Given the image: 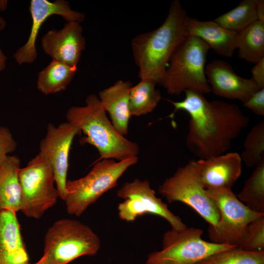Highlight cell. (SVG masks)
I'll return each instance as SVG.
<instances>
[{"label": "cell", "instance_id": "obj_13", "mask_svg": "<svg viewBox=\"0 0 264 264\" xmlns=\"http://www.w3.org/2000/svg\"><path fill=\"white\" fill-rule=\"evenodd\" d=\"M29 11L32 18V26L26 43L18 49L13 54L15 61L20 65L34 62L37 57L36 42L43 23L50 16L57 15L62 16L67 22H79L85 19V15L71 8L69 3L65 0L53 2L47 0H31Z\"/></svg>", "mask_w": 264, "mask_h": 264}, {"label": "cell", "instance_id": "obj_10", "mask_svg": "<svg viewBox=\"0 0 264 264\" xmlns=\"http://www.w3.org/2000/svg\"><path fill=\"white\" fill-rule=\"evenodd\" d=\"M206 195L217 206L220 218L215 226H209L211 242L238 246L249 223L264 215L241 201L231 189L205 190Z\"/></svg>", "mask_w": 264, "mask_h": 264}, {"label": "cell", "instance_id": "obj_22", "mask_svg": "<svg viewBox=\"0 0 264 264\" xmlns=\"http://www.w3.org/2000/svg\"><path fill=\"white\" fill-rule=\"evenodd\" d=\"M238 57L256 64L264 57V22L257 20L238 33Z\"/></svg>", "mask_w": 264, "mask_h": 264}, {"label": "cell", "instance_id": "obj_1", "mask_svg": "<svg viewBox=\"0 0 264 264\" xmlns=\"http://www.w3.org/2000/svg\"><path fill=\"white\" fill-rule=\"evenodd\" d=\"M184 92L182 100L170 101L174 110L169 117L180 110L189 115L187 148L199 159L225 154L248 125L249 117L235 104L209 101L203 94L192 90Z\"/></svg>", "mask_w": 264, "mask_h": 264}, {"label": "cell", "instance_id": "obj_9", "mask_svg": "<svg viewBox=\"0 0 264 264\" xmlns=\"http://www.w3.org/2000/svg\"><path fill=\"white\" fill-rule=\"evenodd\" d=\"M199 176L197 160H192L179 167L159 186L158 193L169 203L180 201L196 211L209 224L215 226L220 218L219 211L206 195Z\"/></svg>", "mask_w": 264, "mask_h": 264}, {"label": "cell", "instance_id": "obj_34", "mask_svg": "<svg viewBox=\"0 0 264 264\" xmlns=\"http://www.w3.org/2000/svg\"><path fill=\"white\" fill-rule=\"evenodd\" d=\"M7 6V0H0V10L4 11L5 10Z\"/></svg>", "mask_w": 264, "mask_h": 264}, {"label": "cell", "instance_id": "obj_27", "mask_svg": "<svg viewBox=\"0 0 264 264\" xmlns=\"http://www.w3.org/2000/svg\"><path fill=\"white\" fill-rule=\"evenodd\" d=\"M240 156L248 167L255 166L264 159V120L254 126L246 135Z\"/></svg>", "mask_w": 264, "mask_h": 264}, {"label": "cell", "instance_id": "obj_8", "mask_svg": "<svg viewBox=\"0 0 264 264\" xmlns=\"http://www.w3.org/2000/svg\"><path fill=\"white\" fill-rule=\"evenodd\" d=\"M18 177L22 197L21 211L28 217L40 219L59 198L50 164L39 153L19 169Z\"/></svg>", "mask_w": 264, "mask_h": 264}, {"label": "cell", "instance_id": "obj_24", "mask_svg": "<svg viewBox=\"0 0 264 264\" xmlns=\"http://www.w3.org/2000/svg\"><path fill=\"white\" fill-rule=\"evenodd\" d=\"M237 197L250 209L264 214V159L255 166Z\"/></svg>", "mask_w": 264, "mask_h": 264}, {"label": "cell", "instance_id": "obj_3", "mask_svg": "<svg viewBox=\"0 0 264 264\" xmlns=\"http://www.w3.org/2000/svg\"><path fill=\"white\" fill-rule=\"evenodd\" d=\"M84 106H73L66 113L67 122L86 135L80 140L81 144H89L96 148L100 157L104 159L122 160L137 156L138 144L126 138L113 126L102 106L98 96L88 95Z\"/></svg>", "mask_w": 264, "mask_h": 264}, {"label": "cell", "instance_id": "obj_15", "mask_svg": "<svg viewBox=\"0 0 264 264\" xmlns=\"http://www.w3.org/2000/svg\"><path fill=\"white\" fill-rule=\"evenodd\" d=\"M207 82L214 94L228 99L246 101L259 88L251 79L238 75L231 66L221 60H214L205 66Z\"/></svg>", "mask_w": 264, "mask_h": 264}, {"label": "cell", "instance_id": "obj_28", "mask_svg": "<svg viewBox=\"0 0 264 264\" xmlns=\"http://www.w3.org/2000/svg\"><path fill=\"white\" fill-rule=\"evenodd\" d=\"M237 247L246 251L264 250V215L248 224Z\"/></svg>", "mask_w": 264, "mask_h": 264}, {"label": "cell", "instance_id": "obj_35", "mask_svg": "<svg viewBox=\"0 0 264 264\" xmlns=\"http://www.w3.org/2000/svg\"><path fill=\"white\" fill-rule=\"evenodd\" d=\"M6 23L3 18L0 16V31L3 30L6 27Z\"/></svg>", "mask_w": 264, "mask_h": 264}, {"label": "cell", "instance_id": "obj_16", "mask_svg": "<svg viewBox=\"0 0 264 264\" xmlns=\"http://www.w3.org/2000/svg\"><path fill=\"white\" fill-rule=\"evenodd\" d=\"M197 162L205 190L231 189L242 173V160L236 152L198 159Z\"/></svg>", "mask_w": 264, "mask_h": 264}, {"label": "cell", "instance_id": "obj_4", "mask_svg": "<svg viewBox=\"0 0 264 264\" xmlns=\"http://www.w3.org/2000/svg\"><path fill=\"white\" fill-rule=\"evenodd\" d=\"M209 45L200 38L189 35L172 55L161 85L171 95L186 90L210 93L205 69Z\"/></svg>", "mask_w": 264, "mask_h": 264}, {"label": "cell", "instance_id": "obj_20", "mask_svg": "<svg viewBox=\"0 0 264 264\" xmlns=\"http://www.w3.org/2000/svg\"><path fill=\"white\" fill-rule=\"evenodd\" d=\"M20 160L15 155H9L0 165V211L21 210L22 197L18 177Z\"/></svg>", "mask_w": 264, "mask_h": 264}, {"label": "cell", "instance_id": "obj_2", "mask_svg": "<svg viewBox=\"0 0 264 264\" xmlns=\"http://www.w3.org/2000/svg\"><path fill=\"white\" fill-rule=\"evenodd\" d=\"M189 17L180 2L175 0L160 26L132 39L131 49L140 79L161 84L172 55L189 36Z\"/></svg>", "mask_w": 264, "mask_h": 264}, {"label": "cell", "instance_id": "obj_26", "mask_svg": "<svg viewBox=\"0 0 264 264\" xmlns=\"http://www.w3.org/2000/svg\"><path fill=\"white\" fill-rule=\"evenodd\" d=\"M197 264H264V250L246 251L237 246L215 253Z\"/></svg>", "mask_w": 264, "mask_h": 264}, {"label": "cell", "instance_id": "obj_23", "mask_svg": "<svg viewBox=\"0 0 264 264\" xmlns=\"http://www.w3.org/2000/svg\"><path fill=\"white\" fill-rule=\"evenodd\" d=\"M157 84L149 80L140 81L132 86L129 94V109L131 116H139L152 112L161 99Z\"/></svg>", "mask_w": 264, "mask_h": 264}, {"label": "cell", "instance_id": "obj_18", "mask_svg": "<svg viewBox=\"0 0 264 264\" xmlns=\"http://www.w3.org/2000/svg\"><path fill=\"white\" fill-rule=\"evenodd\" d=\"M132 86L130 81L119 80L101 90L98 96L104 110L109 113L113 126L123 136L128 132L131 116L129 94Z\"/></svg>", "mask_w": 264, "mask_h": 264}, {"label": "cell", "instance_id": "obj_21", "mask_svg": "<svg viewBox=\"0 0 264 264\" xmlns=\"http://www.w3.org/2000/svg\"><path fill=\"white\" fill-rule=\"evenodd\" d=\"M77 70V66H71L52 59L49 64L38 73L37 88L45 95L64 91Z\"/></svg>", "mask_w": 264, "mask_h": 264}, {"label": "cell", "instance_id": "obj_33", "mask_svg": "<svg viewBox=\"0 0 264 264\" xmlns=\"http://www.w3.org/2000/svg\"><path fill=\"white\" fill-rule=\"evenodd\" d=\"M7 57L0 47V72L2 71L6 67Z\"/></svg>", "mask_w": 264, "mask_h": 264}, {"label": "cell", "instance_id": "obj_30", "mask_svg": "<svg viewBox=\"0 0 264 264\" xmlns=\"http://www.w3.org/2000/svg\"><path fill=\"white\" fill-rule=\"evenodd\" d=\"M243 106L251 110L254 113L260 116H264V88L254 93Z\"/></svg>", "mask_w": 264, "mask_h": 264}, {"label": "cell", "instance_id": "obj_36", "mask_svg": "<svg viewBox=\"0 0 264 264\" xmlns=\"http://www.w3.org/2000/svg\"><path fill=\"white\" fill-rule=\"evenodd\" d=\"M37 264L36 263H34V264Z\"/></svg>", "mask_w": 264, "mask_h": 264}, {"label": "cell", "instance_id": "obj_32", "mask_svg": "<svg viewBox=\"0 0 264 264\" xmlns=\"http://www.w3.org/2000/svg\"><path fill=\"white\" fill-rule=\"evenodd\" d=\"M258 20L264 22V0H256Z\"/></svg>", "mask_w": 264, "mask_h": 264}, {"label": "cell", "instance_id": "obj_7", "mask_svg": "<svg viewBox=\"0 0 264 264\" xmlns=\"http://www.w3.org/2000/svg\"><path fill=\"white\" fill-rule=\"evenodd\" d=\"M203 231L195 227L171 229L162 238V248L148 256L145 264H197L209 256L235 247L207 242Z\"/></svg>", "mask_w": 264, "mask_h": 264}, {"label": "cell", "instance_id": "obj_5", "mask_svg": "<svg viewBox=\"0 0 264 264\" xmlns=\"http://www.w3.org/2000/svg\"><path fill=\"white\" fill-rule=\"evenodd\" d=\"M101 246L98 236L75 220L62 219L47 230L43 256L38 264H68L83 256H94Z\"/></svg>", "mask_w": 264, "mask_h": 264}, {"label": "cell", "instance_id": "obj_29", "mask_svg": "<svg viewBox=\"0 0 264 264\" xmlns=\"http://www.w3.org/2000/svg\"><path fill=\"white\" fill-rule=\"evenodd\" d=\"M17 143L14 139L9 129L4 126H0V165L17 149Z\"/></svg>", "mask_w": 264, "mask_h": 264}, {"label": "cell", "instance_id": "obj_31", "mask_svg": "<svg viewBox=\"0 0 264 264\" xmlns=\"http://www.w3.org/2000/svg\"><path fill=\"white\" fill-rule=\"evenodd\" d=\"M255 64L251 69V79L260 90L264 88V57Z\"/></svg>", "mask_w": 264, "mask_h": 264}, {"label": "cell", "instance_id": "obj_19", "mask_svg": "<svg viewBox=\"0 0 264 264\" xmlns=\"http://www.w3.org/2000/svg\"><path fill=\"white\" fill-rule=\"evenodd\" d=\"M187 29L189 35L200 38L222 57H231L236 49L238 32L229 30L214 21H201L189 17Z\"/></svg>", "mask_w": 264, "mask_h": 264}, {"label": "cell", "instance_id": "obj_11", "mask_svg": "<svg viewBox=\"0 0 264 264\" xmlns=\"http://www.w3.org/2000/svg\"><path fill=\"white\" fill-rule=\"evenodd\" d=\"M117 196L125 200L118 206V216L122 220L132 221L139 216L151 214L165 219L173 229L182 230L187 227L181 218L156 196L146 179L136 178L131 182H125L118 189Z\"/></svg>", "mask_w": 264, "mask_h": 264}, {"label": "cell", "instance_id": "obj_12", "mask_svg": "<svg viewBox=\"0 0 264 264\" xmlns=\"http://www.w3.org/2000/svg\"><path fill=\"white\" fill-rule=\"evenodd\" d=\"M80 130L68 122L56 127L48 123L46 134L39 145V154L50 164L59 198L65 200L68 168L69 150L75 136Z\"/></svg>", "mask_w": 264, "mask_h": 264}, {"label": "cell", "instance_id": "obj_14", "mask_svg": "<svg viewBox=\"0 0 264 264\" xmlns=\"http://www.w3.org/2000/svg\"><path fill=\"white\" fill-rule=\"evenodd\" d=\"M80 23L67 22L61 30H48L41 39L44 52L53 59L77 66L86 45Z\"/></svg>", "mask_w": 264, "mask_h": 264}, {"label": "cell", "instance_id": "obj_25", "mask_svg": "<svg viewBox=\"0 0 264 264\" xmlns=\"http://www.w3.org/2000/svg\"><path fill=\"white\" fill-rule=\"evenodd\" d=\"M257 20L256 0H243L214 21L229 30L238 33Z\"/></svg>", "mask_w": 264, "mask_h": 264}, {"label": "cell", "instance_id": "obj_17", "mask_svg": "<svg viewBox=\"0 0 264 264\" xmlns=\"http://www.w3.org/2000/svg\"><path fill=\"white\" fill-rule=\"evenodd\" d=\"M0 264H31L16 212L0 211Z\"/></svg>", "mask_w": 264, "mask_h": 264}, {"label": "cell", "instance_id": "obj_6", "mask_svg": "<svg viewBox=\"0 0 264 264\" xmlns=\"http://www.w3.org/2000/svg\"><path fill=\"white\" fill-rule=\"evenodd\" d=\"M138 160L137 156L118 162L102 159L95 162L91 170L84 177L67 180L64 201L68 214L80 216L104 193L115 187L119 178Z\"/></svg>", "mask_w": 264, "mask_h": 264}]
</instances>
